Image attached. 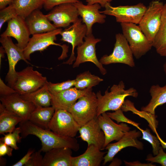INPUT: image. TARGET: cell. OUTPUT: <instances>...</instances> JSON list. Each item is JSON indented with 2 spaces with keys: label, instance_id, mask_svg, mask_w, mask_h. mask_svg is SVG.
<instances>
[{
  "label": "cell",
  "instance_id": "cell-1",
  "mask_svg": "<svg viewBox=\"0 0 166 166\" xmlns=\"http://www.w3.org/2000/svg\"><path fill=\"white\" fill-rule=\"evenodd\" d=\"M21 137L25 138L30 135L37 136L40 140L42 152H46L52 149L63 147L71 148L74 151L79 149V144L74 137L59 135L52 131L41 128L29 120L22 121L19 123Z\"/></svg>",
  "mask_w": 166,
  "mask_h": 166
},
{
  "label": "cell",
  "instance_id": "cell-2",
  "mask_svg": "<svg viewBox=\"0 0 166 166\" xmlns=\"http://www.w3.org/2000/svg\"><path fill=\"white\" fill-rule=\"evenodd\" d=\"M124 84L122 81L118 84L113 85L109 92L106 90L102 95L100 91L96 96L97 101V117L109 111H116L121 109L125 98L128 96L136 97L138 96L137 90L131 87L125 89Z\"/></svg>",
  "mask_w": 166,
  "mask_h": 166
},
{
  "label": "cell",
  "instance_id": "cell-3",
  "mask_svg": "<svg viewBox=\"0 0 166 166\" xmlns=\"http://www.w3.org/2000/svg\"><path fill=\"white\" fill-rule=\"evenodd\" d=\"M121 25L122 34L136 59L140 58L151 50L152 43L148 39L138 26L127 23H121Z\"/></svg>",
  "mask_w": 166,
  "mask_h": 166
},
{
  "label": "cell",
  "instance_id": "cell-4",
  "mask_svg": "<svg viewBox=\"0 0 166 166\" xmlns=\"http://www.w3.org/2000/svg\"><path fill=\"white\" fill-rule=\"evenodd\" d=\"M97 108L96 94L92 91L80 97L68 111L81 127L97 117Z\"/></svg>",
  "mask_w": 166,
  "mask_h": 166
},
{
  "label": "cell",
  "instance_id": "cell-5",
  "mask_svg": "<svg viewBox=\"0 0 166 166\" xmlns=\"http://www.w3.org/2000/svg\"><path fill=\"white\" fill-rule=\"evenodd\" d=\"M163 5L160 1H152L138 24L143 32L152 43L160 25Z\"/></svg>",
  "mask_w": 166,
  "mask_h": 166
},
{
  "label": "cell",
  "instance_id": "cell-6",
  "mask_svg": "<svg viewBox=\"0 0 166 166\" xmlns=\"http://www.w3.org/2000/svg\"><path fill=\"white\" fill-rule=\"evenodd\" d=\"M105 9L100 13L115 17L117 22L139 24L147 7L142 3L131 6L114 7L110 3L105 6Z\"/></svg>",
  "mask_w": 166,
  "mask_h": 166
},
{
  "label": "cell",
  "instance_id": "cell-7",
  "mask_svg": "<svg viewBox=\"0 0 166 166\" xmlns=\"http://www.w3.org/2000/svg\"><path fill=\"white\" fill-rule=\"evenodd\" d=\"M47 81L46 77L34 70L32 66H29L17 72L16 81L13 88L22 95L38 90Z\"/></svg>",
  "mask_w": 166,
  "mask_h": 166
},
{
  "label": "cell",
  "instance_id": "cell-8",
  "mask_svg": "<svg viewBox=\"0 0 166 166\" xmlns=\"http://www.w3.org/2000/svg\"><path fill=\"white\" fill-rule=\"evenodd\" d=\"M80 127L70 113L57 109L49 123L48 129L61 136L74 137Z\"/></svg>",
  "mask_w": 166,
  "mask_h": 166
},
{
  "label": "cell",
  "instance_id": "cell-9",
  "mask_svg": "<svg viewBox=\"0 0 166 166\" xmlns=\"http://www.w3.org/2000/svg\"><path fill=\"white\" fill-rule=\"evenodd\" d=\"M116 41L113 52L109 55H105L100 59L103 64L122 63L129 67L135 66L133 55L128 43L122 34L115 35Z\"/></svg>",
  "mask_w": 166,
  "mask_h": 166
},
{
  "label": "cell",
  "instance_id": "cell-10",
  "mask_svg": "<svg viewBox=\"0 0 166 166\" xmlns=\"http://www.w3.org/2000/svg\"><path fill=\"white\" fill-rule=\"evenodd\" d=\"M0 42L5 50L8 60L9 69L6 81L8 85L13 88L17 78V72L15 69L17 64L21 60L27 63H29L24 57L23 50L13 42L10 37H1Z\"/></svg>",
  "mask_w": 166,
  "mask_h": 166
},
{
  "label": "cell",
  "instance_id": "cell-11",
  "mask_svg": "<svg viewBox=\"0 0 166 166\" xmlns=\"http://www.w3.org/2000/svg\"><path fill=\"white\" fill-rule=\"evenodd\" d=\"M84 39L83 43L77 48V56L73 67H78L80 64L85 62H90L98 68L102 74L105 75L107 73L106 70L98 60L96 51V45L101 41V39L95 38L92 34L86 35Z\"/></svg>",
  "mask_w": 166,
  "mask_h": 166
},
{
  "label": "cell",
  "instance_id": "cell-12",
  "mask_svg": "<svg viewBox=\"0 0 166 166\" xmlns=\"http://www.w3.org/2000/svg\"><path fill=\"white\" fill-rule=\"evenodd\" d=\"M62 30L61 28L48 32L35 34L30 38L29 42L23 50L25 58L30 60L31 54L36 51H42L50 45H55L61 47L64 52L65 46L56 43V36L60 34Z\"/></svg>",
  "mask_w": 166,
  "mask_h": 166
},
{
  "label": "cell",
  "instance_id": "cell-13",
  "mask_svg": "<svg viewBox=\"0 0 166 166\" xmlns=\"http://www.w3.org/2000/svg\"><path fill=\"white\" fill-rule=\"evenodd\" d=\"M45 15L57 28L69 26L71 23L77 21L79 16L76 7L72 3L57 6Z\"/></svg>",
  "mask_w": 166,
  "mask_h": 166
},
{
  "label": "cell",
  "instance_id": "cell-14",
  "mask_svg": "<svg viewBox=\"0 0 166 166\" xmlns=\"http://www.w3.org/2000/svg\"><path fill=\"white\" fill-rule=\"evenodd\" d=\"M141 135V132L136 129L129 130L116 143L109 144L105 149L108 150L107 154L104 156L103 165L112 161L115 156L122 149L128 147H135L142 150L144 145L138 140Z\"/></svg>",
  "mask_w": 166,
  "mask_h": 166
},
{
  "label": "cell",
  "instance_id": "cell-15",
  "mask_svg": "<svg viewBox=\"0 0 166 166\" xmlns=\"http://www.w3.org/2000/svg\"><path fill=\"white\" fill-rule=\"evenodd\" d=\"M82 23L81 18H79L69 27L62 30L60 34L61 36V41L69 43L72 46L70 56L64 64H72L76 58L74 52L75 47L81 45L84 42L83 39L87 35V29L85 25Z\"/></svg>",
  "mask_w": 166,
  "mask_h": 166
},
{
  "label": "cell",
  "instance_id": "cell-16",
  "mask_svg": "<svg viewBox=\"0 0 166 166\" xmlns=\"http://www.w3.org/2000/svg\"><path fill=\"white\" fill-rule=\"evenodd\" d=\"M1 103L8 110L19 116L23 121L29 120L32 113L36 106L23 99L18 93L1 96Z\"/></svg>",
  "mask_w": 166,
  "mask_h": 166
},
{
  "label": "cell",
  "instance_id": "cell-17",
  "mask_svg": "<svg viewBox=\"0 0 166 166\" xmlns=\"http://www.w3.org/2000/svg\"><path fill=\"white\" fill-rule=\"evenodd\" d=\"M99 125L103 131L105 137L104 149L112 141L119 140L130 128L126 123L121 122L117 124L114 122L105 112L97 117Z\"/></svg>",
  "mask_w": 166,
  "mask_h": 166
},
{
  "label": "cell",
  "instance_id": "cell-18",
  "mask_svg": "<svg viewBox=\"0 0 166 166\" xmlns=\"http://www.w3.org/2000/svg\"><path fill=\"white\" fill-rule=\"evenodd\" d=\"M76 7L79 15L82 18V22L86 26V35L92 34V27L97 23L103 24L105 22L106 15L100 13L101 6L98 3L92 5H85L79 1L73 3Z\"/></svg>",
  "mask_w": 166,
  "mask_h": 166
},
{
  "label": "cell",
  "instance_id": "cell-19",
  "mask_svg": "<svg viewBox=\"0 0 166 166\" xmlns=\"http://www.w3.org/2000/svg\"><path fill=\"white\" fill-rule=\"evenodd\" d=\"M7 26L1 37H13L17 41L16 45L23 50L27 46L31 35L25 19L17 16L7 22Z\"/></svg>",
  "mask_w": 166,
  "mask_h": 166
},
{
  "label": "cell",
  "instance_id": "cell-20",
  "mask_svg": "<svg viewBox=\"0 0 166 166\" xmlns=\"http://www.w3.org/2000/svg\"><path fill=\"white\" fill-rule=\"evenodd\" d=\"M79 132L80 137L86 142L88 145L92 144L101 150L104 149L105 135L99 125L97 117L81 126Z\"/></svg>",
  "mask_w": 166,
  "mask_h": 166
},
{
  "label": "cell",
  "instance_id": "cell-21",
  "mask_svg": "<svg viewBox=\"0 0 166 166\" xmlns=\"http://www.w3.org/2000/svg\"><path fill=\"white\" fill-rule=\"evenodd\" d=\"M92 91V88L79 89L74 87L57 93L51 94V106L55 109L68 111L80 97Z\"/></svg>",
  "mask_w": 166,
  "mask_h": 166
},
{
  "label": "cell",
  "instance_id": "cell-22",
  "mask_svg": "<svg viewBox=\"0 0 166 166\" xmlns=\"http://www.w3.org/2000/svg\"><path fill=\"white\" fill-rule=\"evenodd\" d=\"M25 21L32 35L51 31L57 29L40 9L33 11L25 18Z\"/></svg>",
  "mask_w": 166,
  "mask_h": 166
},
{
  "label": "cell",
  "instance_id": "cell-23",
  "mask_svg": "<svg viewBox=\"0 0 166 166\" xmlns=\"http://www.w3.org/2000/svg\"><path fill=\"white\" fill-rule=\"evenodd\" d=\"M106 152H103L93 144L88 145L82 154L72 157L71 166H100Z\"/></svg>",
  "mask_w": 166,
  "mask_h": 166
},
{
  "label": "cell",
  "instance_id": "cell-24",
  "mask_svg": "<svg viewBox=\"0 0 166 166\" xmlns=\"http://www.w3.org/2000/svg\"><path fill=\"white\" fill-rule=\"evenodd\" d=\"M72 150L63 147L46 152L43 157L42 166H71Z\"/></svg>",
  "mask_w": 166,
  "mask_h": 166
},
{
  "label": "cell",
  "instance_id": "cell-25",
  "mask_svg": "<svg viewBox=\"0 0 166 166\" xmlns=\"http://www.w3.org/2000/svg\"><path fill=\"white\" fill-rule=\"evenodd\" d=\"M149 93L151 99L149 102L141 109L142 111L155 115L156 109L166 103V84L162 86L158 85H152Z\"/></svg>",
  "mask_w": 166,
  "mask_h": 166
},
{
  "label": "cell",
  "instance_id": "cell-26",
  "mask_svg": "<svg viewBox=\"0 0 166 166\" xmlns=\"http://www.w3.org/2000/svg\"><path fill=\"white\" fill-rule=\"evenodd\" d=\"M23 121L19 116L0 103V134L12 132L16 125Z\"/></svg>",
  "mask_w": 166,
  "mask_h": 166
},
{
  "label": "cell",
  "instance_id": "cell-27",
  "mask_svg": "<svg viewBox=\"0 0 166 166\" xmlns=\"http://www.w3.org/2000/svg\"><path fill=\"white\" fill-rule=\"evenodd\" d=\"M47 82L38 90L21 95L25 100L33 103L36 106L47 107L51 106L52 97L47 86Z\"/></svg>",
  "mask_w": 166,
  "mask_h": 166
},
{
  "label": "cell",
  "instance_id": "cell-28",
  "mask_svg": "<svg viewBox=\"0 0 166 166\" xmlns=\"http://www.w3.org/2000/svg\"><path fill=\"white\" fill-rule=\"evenodd\" d=\"M55 110L52 106L47 107L36 106L31 113L29 120L41 128L49 129L48 125Z\"/></svg>",
  "mask_w": 166,
  "mask_h": 166
},
{
  "label": "cell",
  "instance_id": "cell-29",
  "mask_svg": "<svg viewBox=\"0 0 166 166\" xmlns=\"http://www.w3.org/2000/svg\"><path fill=\"white\" fill-rule=\"evenodd\" d=\"M153 47L159 55L166 57V3L164 4L160 25L153 42Z\"/></svg>",
  "mask_w": 166,
  "mask_h": 166
},
{
  "label": "cell",
  "instance_id": "cell-30",
  "mask_svg": "<svg viewBox=\"0 0 166 166\" xmlns=\"http://www.w3.org/2000/svg\"><path fill=\"white\" fill-rule=\"evenodd\" d=\"M45 1V0H14L11 3L18 16L25 19L34 10L41 9Z\"/></svg>",
  "mask_w": 166,
  "mask_h": 166
},
{
  "label": "cell",
  "instance_id": "cell-31",
  "mask_svg": "<svg viewBox=\"0 0 166 166\" xmlns=\"http://www.w3.org/2000/svg\"><path fill=\"white\" fill-rule=\"evenodd\" d=\"M75 79L74 87L79 89L92 88L103 81L99 77L92 74L89 71L79 74Z\"/></svg>",
  "mask_w": 166,
  "mask_h": 166
},
{
  "label": "cell",
  "instance_id": "cell-32",
  "mask_svg": "<svg viewBox=\"0 0 166 166\" xmlns=\"http://www.w3.org/2000/svg\"><path fill=\"white\" fill-rule=\"evenodd\" d=\"M21 132V130L19 127L15 128L12 132L4 134V136L0 138V141L3 142L13 149L18 150L19 148L17 145V143L20 142L22 138L20 136Z\"/></svg>",
  "mask_w": 166,
  "mask_h": 166
},
{
  "label": "cell",
  "instance_id": "cell-33",
  "mask_svg": "<svg viewBox=\"0 0 166 166\" xmlns=\"http://www.w3.org/2000/svg\"><path fill=\"white\" fill-rule=\"evenodd\" d=\"M138 129L142 134L141 139L147 141L151 144L153 155L155 156L157 155L158 153L161 144L156 136L152 135L148 128H147L145 130H144L140 128Z\"/></svg>",
  "mask_w": 166,
  "mask_h": 166
},
{
  "label": "cell",
  "instance_id": "cell-34",
  "mask_svg": "<svg viewBox=\"0 0 166 166\" xmlns=\"http://www.w3.org/2000/svg\"><path fill=\"white\" fill-rule=\"evenodd\" d=\"M75 79L68 80L60 83H52L47 82L48 90L51 94L57 93L74 86Z\"/></svg>",
  "mask_w": 166,
  "mask_h": 166
},
{
  "label": "cell",
  "instance_id": "cell-35",
  "mask_svg": "<svg viewBox=\"0 0 166 166\" xmlns=\"http://www.w3.org/2000/svg\"><path fill=\"white\" fill-rule=\"evenodd\" d=\"M18 16L16 10L11 3L0 11V29L6 22Z\"/></svg>",
  "mask_w": 166,
  "mask_h": 166
},
{
  "label": "cell",
  "instance_id": "cell-36",
  "mask_svg": "<svg viewBox=\"0 0 166 166\" xmlns=\"http://www.w3.org/2000/svg\"><path fill=\"white\" fill-rule=\"evenodd\" d=\"M108 116L113 120L116 121L117 123L120 122L128 123L137 128L139 127L140 124L136 123L127 118L124 114L123 111L121 109L113 113H107Z\"/></svg>",
  "mask_w": 166,
  "mask_h": 166
},
{
  "label": "cell",
  "instance_id": "cell-37",
  "mask_svg": "<svg viewBox=\"0 0 166 166\" xmlns=\"http://www.w3.org/2000/svg\"><path fill=\"white\" fill-rule=\"evenodd\" d=\"M146 160L150 162L160 164L162 166H166V153L162 146H160L157 154L153 157L151 155H148Z\"/></svg>",
  "mask_w": 166,
  "mask_h": 166
},
{
  "label": "cell",
  "instance_id": "cell-38",
  "mask_svg": "<svg viewBox=\"0 0 166 166\" xmlns=\"http://www.w3.org/2000/svg\"><path fill=\"white\" fill-rule=\"evenodd\" d=\"M42 151L40 150L34 152L31 157L25 166H42L43 157L41 155Z\"/></svg>",
  "mask_w": 166,
  "mask_h": 166
},
{
  "label": "cell",
  "instance_id": "cell-39",
  "mask_svg": "<svg viewBox=\"0 0 166 166\" xmlns=\"http://www.w3.org/2000/svg\"><path fill=\"white\" fill-rule=\"evenodd\" d=\"M80 0H45L43 5L44 9L46 10L52 9L54 7L64 3H74Z\"/></svg>",
  "mask_w": 166,
  "mask_h": 166
},
{
  "label": "cell",
  "instance_id": "cell-40",
  "mask_svg": "<svg viewBox=\"0 0 166 166\" xmlns=\"http://www.w3.org/2000/svg\"><path fill=\"white\" fill-rule=\"evenodd\" d=\"M18 93L13 88L6 85L0 78V96H4Z\"/></svg>",
  "mask_w": 166,
  "mask_h": 166
},
{
  "label": "cell",
  "instance_id": "cell-41",
  "mask_svg": "<svg viewBox=\"0 0 166 166\" xmlns=\"http://www.w3.org/2000/svg\"><path fill=\"white\" fill-rule=\"evenodd\" d=\"M34 150L32 149H29L26 154L18 162L13 164L12 166H25L31 157Z\"/></svg>",
  "mask_w": 166,
  "mask_h": 166
},
{
  "label": "cell",
  "instance_id": "cell-42",
  "mask_svg": "<svg viewBox=\"0 0 166 166\" xmlns=\"http://www.w3.org/2000/svg\"><path fill=\"white\" fill-rule=\"evenodd\" d=\"M13 149V148L10 146L0 141V157L5 155L10 156H12Z\"/></svg>",
  "mask_w": 166,
  "mask_h": 166
},
{
  "label": "cell",
  "instance_id": "cell-43",
  "mask_svg": "<svg viewBox=\"0 0 166 166\" xmlns=\"http://www.w3.org/2000/svg\"><path fill=\"white\" fill-rule=\"evenodd\" d=\"M113 0H86L87 4L92 5L96 3L99 4L101 7H104L106 4L110 3Z\"/></svg>",
  "mask_w": 166,
  "mask_h": 166
},
{
  "label": "cell",
  "instance_id": "cell-44",
  "mask_svg": "<svg viewBox=\"0 0 166 166\" xmlns=\"http://www.w3.org/2000/svg\"><path fill=\"white\" fill-rule=\"evenodd\" d=\"M125 164L126 166H154L155 165L152 164V163H142L138 161L132 162H128L124 160Z\"/></svg>",
  "mask_w": 166,
  "mask_h": 166
},
{
  "label": "cell",
  "instance_id": "cell-45",
  "mask_svg": "<svg viewBox=\"0 0 166 166\" xmlns=\"http://www.w3.org/2000/svg\"><path fill=\"white\" fill-rule=\"evenodd\" d=\"M14 0H0V9L1 10L11 3Z\"/></svg>",
  "mask_w": 166,
  "mask_h": 166
},
{
  "label": "cell",
  "instance_id": "cell-46",
  "mask_svg": "<svg viewBox=\"0 0 166 166\" xmlns=\"http://www.w3.org/2000/svg\"><path fill=\"white\" fill-rule=\"evenodd\" d=\"M155 133L156 135V137L160 141L161 146L163 148L166 149V142L161 139L158 135L157 132H156Z\"/></svg>",
  "mask_w": 166,
  "mask_h": 166
},
{
  "label": "cell",
  "instance_id": "cell-47",
  "mask_svg": "<svg viewBox=\"0 0 166 166\" xmlns=\"http://www.w3.org/2000/svg\"><path fill=\"white\" fill-rule=\"evenodd\" d=\"M6 53L5 50L2 46L0 47V65H1L2 59L5 57V53Z\"/></svg>",
  "mask_w": 166,
  "mask_h": 166
},
{
  "label": "cell",
  "instance_id": "cell-48",
  "mask_svg": "<svg viewBox=\"0 0 166 166\" xmlns=\"http://www.w3.org/2000/svg\"><path fill=\"white\" fill-rule=\"evenodd\" d=\"M163 69L165 74L166 75V59L163 65Z\"/></svg>",
  "mask_w": 166,
  "mask_h": 166
}]
</instances>
